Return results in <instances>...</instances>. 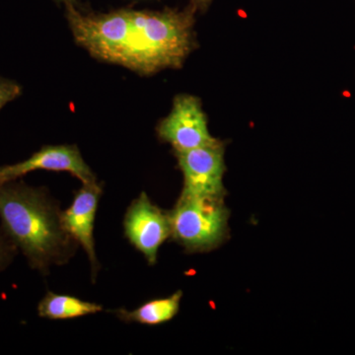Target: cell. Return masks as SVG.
Returning a JSON list of instances; mask_svg holds the SVG:
<instances>
[{
	"label": "cell",
	"instance_id": "obj_9",
	"mask_svg": "<svg viewBox=\"0 0 355 355\" xmlns=\"http://www.w3.org/2000/svg\"><path fill=\"white\" fill-rule=\"evenodd\" d=\"M183 291H178L169 297L154 299L144 303L135 310H116V315L127 323H139L156 326L171 321L180 310Z\"/></svg>",
	"mask_w": 355,
	"mask_h": 355
},
{
	"label": "cell",
	"instance_id": "obj_1",
	"mask_svg": "<svg viewBox=\"0 0 355 355\" xmlns=\"http://www.w3.org/2000/svg\"><path fill=\"white\" fill-rule=\"evenodd\" d=\"M76 43L92 57L151 76L180 69L196 49L191 11H114L84 15L69 8Z\"/></svg>",
	"mask_w": 355,
	"mask_h": 355
},
{
	"label": "cell",
	"instance_id": "obj_8",
	"mask_svg": "<svg viewBox=\"0 0 355 355\" xmlns=\"http://www.w3.org/2000/svg\"><path fill=\"white\" fill-rule=\"evenodd\" d=\"M102 193L101 184L97 182L83 184V188L76 191L71 205L60 214L65 231L87 254L94 275L99 268L95 251L94 223Z\"/></svg>",
	"mask_w": 355,
	"mask_h": 355
},
{
	"label": "cell",
	"instance_id": "obj_2",
	"mask_svg": "<svg viewBox=\"0 0 355 355\" xmlns=\"http://www.w3.org/2000/svg\"><path fill=\"white\" fill-rule=\"evenodd\" d=\"M60 214L46 189L18 180L0 184L1 232L42 275L53 265L67 263L78 246L62 226Z\"/></svg>",
	"mask_w": 355,
	"mask_h": 355
},
{
	"label": "cell",
	"instance_id": "obj_6",
	"mask_svg": "<svg viewBox=\"0 0 355 355\" xmlns=\"http://www.w3.org/2000/svg\"><path fill=\"white\" fill-rule=\"evenodd\" d=\"M123 227L130 244L144 254L149 265H155L159 249L171 237L169 212L161 209L146 193H141L128 207Z\"/></svg>",
	"mask_w": 355,
	"mask_h": 355
},
{
	"label": "cell",
	"instance_id": "obj_12",
	"mask_svg": "<svg viewBox=\"0 0 355 355\" xmlns=\"http://www.w3.org/2000/svg\"><path fill=\"white\" fill-rule=\"evenodd\" d=\"M17 247L3 233L0 232V272H3L7 266L11 265L17 256Z\"/></svg>",
	"mask_w": 355,
	"mask_h": 355
},
{
	"label": "cell",
	"instance_id": "obj_4",
	"mask_svg": "<svg viewBox=\"0 0 355 355\" xmlns=\"http://www.w3.org/2000/svg\"><path fill=\"white\" fill-rule=\"evenodd\" d=\"M159 139L171 144L175 153H184L219 141L210 135L202 103L195 96H177L171 113L159 123Z\"/></svg>",
	"mask_w": 355,
	"mask_h": 355
},
{
	"label": "cell",
	"instance_id": "obj_3",
	"mask_svg": "<svg viewBox=\"0 0 355 355\" xmlns=\"http://www.w3.org/2000/svg\"><path fill=\"white\" fill-rule=\"evenodd\" d=\"M169 216L171 237L189 253L212 251L228 240L230 211L224 198L181 193Z\"/></svg>",
	"mask_w": 355,
	"mask_h": 355
},
{
	"label": "cell",
	"instance_id": "obj_10",
	"mask_svg": "<svg viewBox=\"0 0 355 355\" xmlns=\"http://www.w3.org/2000/svg\"><path fill=\"white\" fill-rule=\"evenodd\" d=\"M97 303L87 302L73 296L48 292L38 305V314L49 320H69L101 312Z\"/></svg>",
	"mask_w": 355,
	"mask_h": 355
},
{
	"label": "cell",
	"instance_id": "obj_5",
	"mask_svg": "<svg viewBox=\"0 0 355 355\" xmlns=\"http://www.w3.org/2000/svg\"><path fill=\"white\" fill-rule=\"evenodd\" d=\"M175 154L184 176L181 193L196 197H225L223 177L226 167L224 144L220 140L210 146Z\"/></svg>",
	"mask_w": 355,
	"mask_h": 355
},
{
	"label": "cell",
	"instance_id": "obj_7",
	"mask_svg": "<svg viewBox=\"0 0 355 355\" xmlns=\"http://www.w3.org/2000/svg\"><path fill=\"white\" fill-rule=\"evenodd\" d=\"M46 171L67 172L83 184L97 182L96 176L76 146H46L31 157L16 164L0 166V184L17 181L28 173Z\"/></svg>",
	"mask_w": 355,
	"mask_h": 355
},
{
	"label": "cell",
	"instance_id": "obj_13",
	"mask_svg": "<svg viewBox=\"0 0 355 355\" xmlns=\"http://www.w3.org/2000/svg\"><path fill=\"white\" fill-rule=\"evenodd\" d=\"M193 1L197 6L205 7L210 0H193Z\"/></svg>",
	"mask_w": 355,
	"mask_h": 355
},
{
	"label": "cell",
	"instance_id": "obj_11",
	"mask_svg": "<svg viewBox=\"0 0 355 355\" xmlns=\"http://www.w3.org/2000/svg\"><path fill=\"white\" fill-rule=\"evenodd\" d=\"M22 94V86L11 79L0 76V110Z\"/></svg>",
	"mask_w": 355,
	"mask_h": 355
}]
</instances>
